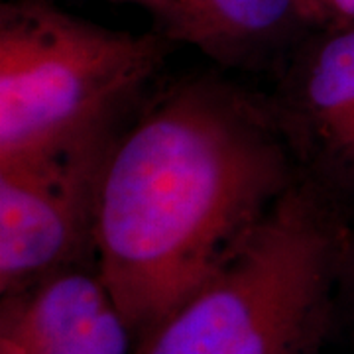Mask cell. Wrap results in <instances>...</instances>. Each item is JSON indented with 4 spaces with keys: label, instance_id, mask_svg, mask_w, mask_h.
<instances>
[{
    "label": "cell",
    "instance_id": "1",
    "mask_svg": "<svg viewBox=\"0 0 354 354\" xmlns=\"http://www.w3.org/2000/svg\"><path fill=\"white\" fill-rule=\"evenodd\" d=\"M268 97L216 75L158 95L114 142L95 216V268L140 342L297 181Z\"/></svg>",
    "mask_w": 354,
    "mask_h": 354
},
{
    "label": "cell",
    "instance_id": "2",
    "mask_svg": "<svg viewBox=\"0 0 354 354\" xmlns=\"http://www.w3.org/2000/svg\"><path fill=\"white\" fill-rule=\"evenodd\" d=\"M348 232L344 205L299 176L134 354H317Z\"/></svg>",
    "mask_w": 354,
    "mask_h": 354
},
{
    "label": "cell",
    "instance_id": "3",
    "mask_svg": "<svg viewBox=\"0 0 354 354\" xmlns=\"http://www.w3.org/2000/svg\"><path fill=\"white\" fill-rule=\"evenodd\" d=\"M174 41L95 24L53 0L0 4V162L128 118Z\"/></svg>",
    "mask_w": 354,
    "mask_h": 354
},
{
    "label": "cell",
    "instance_id": "4",
    "mask_svg": "<svg viewBox=\"0 0 354 354\" xmlns=\"http://www.w3.org/2000/svg\"><path fill=\"white\" fill-rule=\"evenodd\" d=\"M128 118L64 146L0 162V295L95 256L101 177Z\"/></svg>",
    "mask_w": 354,
    "mask_h": 354
},
{
    "label": "cell",
    "instance_id": "5",
    "mask_svg": "<svg viewBox=\"0 0 354 354\" xmlns=\"http://www.w3.org/2000/svg\"><path fill=\"white\" fill-rule=\"evenodd\" d=\"M268 102L299 174L342 205L354 201V26L299 39Z\"/></svg>",
    "mask_w": 354,
    "mask_h": 354
},
{
    "label": "cell",
    "instance_id": "6",
    "mask_svg": "<svg viewBox=\"0 0 354 354\" xmlns=\"http://www.w3.org/2000/svg\"><path fill=\"white\" fill-rule=\"evenodd\" d=\"M0 297V354H134L97 268H69Z\"/></svg>",
    "mask_w": 354,
    "mask_h": 354
},
{
    "label": "cell",
    "instance_id": "7",
    "mask_svg": "<svg viewBox=\"0 0 354 354\" xmlns=\"http://www.w3.org/2000/svg\"><path fill=\"white\" fill-rule=\"evenodd\" d=\"M136 6L153 30L199 50L225 69H262L281 62L311 26L301 0H97Z\"/></svg>",
    "mask_w": 354,
    "mask_h": 354
},
{
    "label": "cell",
    "instance_id": "8",
    "mask_svg": "<svg viewBox=\"0 0 354 354\" xmlns=\"http://www.w3.org/2000/svg\"><path fill=\"white\" fill-rule=\"evenodd\" d=\"M311 30L354 26V0H301Z\"/></svg>",
    "mask_w": 354,
    "mask_h": 354
},
{
    "label": "cell",
    "instance_id": "9",
    "mask_svg": "<svg viewBox=\"0 0 354 354\" xmlns=\"http://www.w3.org/2000/svg\"><path fill=\"white\" fill-rule=\"evenodd\" d=\"M342 281H346L354 291V225H351L346 252H344V266H342Z\"/></svg>",
    "mask_w": 354,
    "mask_h": 354
}]
</instances>
